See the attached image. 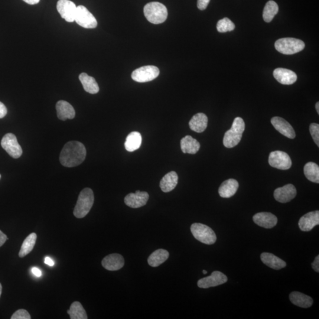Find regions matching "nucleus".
Listing matches in <instances>:
<instances>
[{"mask_svg": "<svg viewBox=\"0 0 319 319\" xmlns=\"http://www.w3.org/2000/svg\"><path fill=\"white\" fill-rule=\"evenodd\" d=\"M86 156V148L82 142L71 141L64 146L60 159L64 167L74 168L82 164Z\"/></svg>", "mask_w": 319, "mask_h": 319, "instance_id": "nucleus-1", "label": "nucleus"}, {"mask_svg": "<svg viewBox=\"0 0 319 319\" xmlns=\"http://www.w3.org/2000/svg\"><path fill=\"white\" fill-rule=\"evenodd\" d=\"M246 124L242 118L236 117L234 120L231 128L224 134L223 143L226 148H233L239 144L245 131Z\"/></svg>", "mask_w": 319, "mask_h": 319, "instance_id": "nucleus-2", "label": "nucleus"}, {"mask_svg": "<svg viewBox=\"0 0 319 319\" xmlns=\"http://www.w3.org/2000/svg\"><path fill=\"white\" fill-rule=\"evenodd\" d=\"M94 202V194L90 188H84L78 197L74 210V214L77 218L86 217L92 208Z\"/></svg>", "mask_w": 319, "mask_h": 319, "instance_id": "nucleus-3", "label": "nucleus"}, {"mask_svg": "<svg viewBox=\"0 0 319 319\" xmlns=\"http://www.w3.org/2000/svg\"><path fill=\"white\" fill-rule=\"evenodd\" d=\"M144 13L148 20L155 24L164 22L168 16L167 8L158 2H151L146 4L144 8Z\"/></svg>", "mask_w": 319, "mask_h": 319, "instance_id": "nucleus-4", "label": "nucleus"}, {"mask_svg": "<svg viewBox=\"0 0 319 319\" xmlns=\"http://www.w3.org/2000/svg\"><path fill=\"white\" fill-rule=\"evenodd\" d=\"M275 48L280 53L290 55L304 50L305 44L300 39L290 38H282L276 42Z\"/></svg>", "mask_w": 319, "mask_h": 319, "instance_id": "nucleus-5", "label": "nucleus"}, {"mask_svg": "<svg viewBox=\"0 0 319 319\" xmlns=\"http://www.w3.org/2000/svg\"><path fill=\"white\" fill-rule=\"evenodd\" d=\"M190 230L198 242L207 245H212L216 242L217 238L216 233L206 224L194 223L192 224Z\"/></svg>", "mask_w": 319, "mask_h": 319, "instance_id": "nucleus-6", "label": "nucleus"}, {"mask_svg": "<svg viewBox=\"0 0 319 319\" xmlns=\"http://www.w3.org/2000/svg\"><path fill=\"white\" fill-rule=\"evenodd\" d=\"M160 70L155 66H144L136 70L132 74V79L136 82L144 83L156 79L159 76Z\"/></svg>", "mask_w": 319, "mask_h": 319, "instance_id": "nucleus-7", "label": "nucleus"}, {"mask_svg": "<svg viewBox=\"0 0 319 319\" xmlns=\"http://www.w3.org/2000/svg\"><path fill=\"white\" fill-rule=\"evenodd\" d=\"M74 21L78 25L86 28H95L98 25L96 19L86 6H77Z\"/></svg>", "mask_w": 319, "mask_h": 319, "instance_id": "nucleus-8", "label": "nucleus"}, {"mask_svg": "<svg viewBox=\"0 0 319 319\" xmlns=\"http://www.w3.org/2000/svg\"><path fill=\"white\" fill-rule=\"evenodd\" d=\"M1 145L13 158H18L21 157L22 154V148L14 134L12 133L6 134L2 138Z\"/></svg>", "mask_w": 319, "mask_h": 319, "instance_id": "nucleus-9", "label": "nucleus"}, {"mask_svg": "<svg viewBox=\"0 0 319 319\" xmlns=\"http://www.w3.org/2000/svg\"><path fill=\"white\" fill-rule=\"evenodd\" d=\"M270 166L280 170H288L292 167V162L288 154L282 151L272 152L269 155Z\"/></svg>", "mask_w": 319, "mask_h": 319, "instance_id": "nucleus-10", "label": "nucleus"}, {"mask_svg": "<svg viewBox=\"0 0 319 319\" xmlns=\"http://www.w3.org/2000/svg\"><path fill=\"white\" fill-rule=\"evenodd\" d=\"M77 6L70 0H58L57 10L62 18L68 22H74Z\"/></svg>", "mask_w": 319, "mask_h": 319, "instance_id": "nucleus-11", "label": "nucleus"}, {"mask_svg": "<svg viewBox=\"0 0 319 319\" xmlns=\"http://www.w3.org/2000/svg\"><path fill=\"white\" fill-rule=\"evenodd\" d=\"M227 281V276L224 273L216 271L212 273L211 276L200 280L198 282V286L202 288H208L222 285Z\"/></svg>", "mask_w": 319, "mask_h": 319, "instance_id": "nucleus-12", "label": "nucleus"}, {"mask_svg": "<svg viewBox=\"0 0 319 319\" xmlns=\"http://www.w3.org/2000/svg\"><path fill=\"white\" fill-rule=\"evenodd\" d=\"M149 198L148 192L136 191V193H130L124 198L126 205L132 208H139L147 204Z\"/></svg>", "mask_w": 319, "mask_h": 319, "instance_id": "nucleus-13", "label": "nucleus"}, {"mask_svg": "<svg viewBox=\"0 0 319 319\" xmlns=\"http://www.w3.org/2000/svg\"><path fill=\"white\" fill-rule=\"evenodd\" d=\"M297 194V190L294 185L286 184L282 188H276L274 192L275 200L279 202L285 204L294 200Z\"/></svg>", "mask_w": 319, "mask_h": 319, "instance_id": "nucleus-14", "label": "nucleus"}, {"mask_svg": "<svg viewBox=\"0 0 319 319\" xmlns=\"http://www.w3.org/2000/svg\"><path fill=\"white\" fill-rule=\"evenodd\" d=\"M272 125L276 130L288 138L294 139L296 138V133L294 128L284 118L279 116H274L271 120Z\"/></svg>", "mask_w": 319, "mask_h": 319, "instance_id": "nucleus-15", "label": "nucleus"}, {"mask_svg": "<svg viewBox=\"0 0 319 319\" xmlns=\"http://www.w3.org/2000/svg\"><path fill=\"white\" fill-rule=\"evenodd\" d=\"M319 224V211L310 212L302 216L298 222L300 229L304 232H308Z\"/></svg>", "mask_w": 319, "mask_h": 319, "instance_id": "nucleus-16", "label": "nucleus"}, {"mask_svg": "<svg viewBox=\"0 0 319 319\" xmlns=\"http://www.w3.org/2000/svg\"><path fill=\"white\" fill-rule=\"evenodd\" d=\"M124 259L118 254H112L102 260V266L108 271H118L124 266Z\"/></svg>", "mask_w": 319, "mask_h": 319, "instance_id": "nucleus-17", "label": "nucleus"}, {"mask_svg": "<svg viewBox=\"0 0 319 319\" xmlns=\"http://www.w3.org/2000/svg\"><path fill=\"white\" fill-rule=\"evenodd\" d=\"M253 220L258 226L271 229L278 224V220L274 214L269 212H260L253 216Z\"/></svg>", "mask_w": 319, "mask_h": 319, "instance_id": "nucleus-18", "label": "nucleus"}, {"mask_svg": "<svg viewBox=\"0 0 319 319\" xmlns=\"http://www.w3.org/2000/svg\"><path fill=\"white\" fill-rule=\"evenodd\" d=\"M273 76L279 83L283 84H292L298 80L297 74L294 71L285 68H276L273 72Z\"/></svg>", "mask_w": 319, "mask_h": 319, "instance_id": "nucleus-19", "label": "nucleus"}, {"mask_svg": "<svg viewBox=\"0 0 319 319\" xmlns=\"http://www.w3.org/2000/svg\"><path fill=\"white\" fill-rule=\"evenodd\" d=\"M56 108L58 118L66 121L67 119H74L76 116V110L69 102L60 100L56 104Z\"/></svg>", "mask_w": 319, "mask_h": 319, "instance_id": "nucleus-20", "label": "nucleus"}, {"mask_svg": "<svg viewBox=\"0 0 319 319\" xmlns=\"http://www.w3.org/2000/svg\"><path fill=\"white\" fill-rule=\"evenodd\" d=\"M238 187V182L235 179L230 178L223 182L218 192L220 197L230 198L236 194Z\"/></svg>", "mask_w": 319, "mask_h": 319, "instance_id": "nucleus-21", "label": "nucleus"}, {"mask_svg": "<svg viewBox=\"0 0 319 319\" xmlns=\"http://www.w3.org/2000/svg\"><path fill=\"white\" fill-rule=\"evenodd\" d=\"M208 118L204 113H198L192 117L188 125L190 128L194 132H202L206 129Z\"/></svg>", "mask_w": 319, "mask_h": 319, "instance_id": "nucleus-22", "label": "nucleus"}, {"mask_svg": "<svg viewBox=\"0 0 319 319\" xmlns=\"http://www.w3.org/2000/svg\"><path fill=\"white\" fill-rule=\"evenodd\" d=\"M180 147L184 154H194L200 150V145L196 139L190 136H186L181 140Z\"/></svg>", "mask_w": 319, "mask_h": 319, "instance_id": "nucleus-23", "label": "nucleus"}, {"mask_svg": "<svg viewBox=\"0 0 319 319\" xmlns=\"http://www.w3.org/2000/svg\"><path fill=\"white\" fill-rule=\"evenodd\" d=\"M178 178L176 172L172 171L168 172L162 178L160 183V187L162 190L165 193H168L174 190L178 184Z\"/></svg>", "mask_w": 319, "mask_h": 319, "instance_id": "nucleus-24", "label": "nucleus"}, {"mask_svg": "<svg viewBox=\"0 0 319 319\" xmlns=\"http://www.w3.org/2000/svg\"><path fill=\"white\" fill-rule=\"evenodd\" d=\"M261 259L265 265L276 270L284 268L287 265L285 262L271 253L264 252L262 254Z\"/></svg>", "mask_w": 319, "mask_h": 319, "instance_id": "nucleus-25", "label": "nucleus"}, {"mask_svg": "<svg viewBox=\"0 0 319 319\" xmlns=\"http://www.w3.org/2000/svg\"><path fill=\"white\" fill-rule=\"evenodd\" d=\"M290 300L292 304L302 308H310L314 304L313 299L310 296L298 292H292L290 294Z\"/></svg>", "mask_w": 319, "mask_h": 319, "instance_id": "nucleus-26", "label": "nucleus"}, {"mask_svg": "<svg viewBox=\"0 0 319 319\" xmlns=\"http://www.w3.org/2000/svg\"><path fill=\"white\" fill-rule=\"evenodd\" d=\"M79 79L86 92L91 94H96L99 92L100 88L95 78L86 73H82L80 74Z\"/></svg>", "mask_w": 319, "mask_h": 319, "instance_id": "nucleus-27", "label": "nucleus"}, {"mask_svg": "<svg viewBox=\"0 0 319 319\" xmlns=\"http://www.w3.org/2000/svg\"><path fill=\"white\" fill-rule=\"evenodd\" d=\"M142 136L140 133L134 132L130 133L126 136L125 142V148L129 152L136 150L142 145Z\"/></svg>", "mask_w": 319, "mask_h": 319, "instance_id": "nucleus-28", "label": "nucleus"}, {"mask_svg": "<svg viewBox=\"0 0 319 319\" xmlns=\"http://www.w3.org/2000/svg\"><path fill=\"white\" fill-rule=\"evenodd\" d=\"M169 253L167 250L159 249L155 250L149 256L148 264L152 268H157L168 258Z\"/></svg>", "mask_w": 319, "mask_h": 319, "instance_id": "nucleus-29", "label": "nucleus"}, {"mask_svg": "<svg viewBox=\"0 0 319 319\" xmlns=\"http://www.w3.org/2000/svg\"><path fill=\"white\" fill-rule=\"evenodd\" d=\"M37 235L36 233H32L24 240L22 243L20 250L19 252V256L24 258L28 254L34 250L36 242Z\"/></svg>", "mask_w": 319, "mask_h": 319, "instance_id": "nucleus-30", "label": "nucleus"}, {"mask_svg": "<svg viewBox=\"0 0 319 319\" xmlns=\"http://www.w3.org/2000/svg\"><path fill=\"white\" fill-rule=\"evenodd\" d=\"M304 174L305 176L314 183H319V167L314 162H308L304 166Z\"/></svg>", "mask_w": 319, "mask_h": 319, "instance_id": "nucleus-31", "label": "nucleus"}, {"mask_svg": "<svg viewBox=\"0 0 319 319\" xmlns=\"http://www.w3.org/2000/svg\"><path fill=\"white\" fill-rule=\"evenodd\" d=\"M68 314L71 319H87L88 316L86 310L79 302H74L71 304Z\"/></svg>", "mask_w": 319, "mask_h": 319, "instance_id": "nucleus-32", "label": "nucleus"}, {"mask_svg": "<svg viewBox=\"0 0 319 319\" xmlns=\"http://www.w3.org/2000/svg\"><path fill=\"white\" fill-rule=\"evenodd\" d=\"M278 12V4L274 1L266 2L263 10V19L266 22H271Z\"/></svg>", "mask_w": 319, "mask_h": 319, "instance_id": "nucleus-33", "label": "nucleus"}, {"mask_svg": "<svg viewBox=\"0 0 319 319\" xmlns=\"http://www.w3.org/2000/svg\"><path fill=\"white\" fill-rule=\"evenodd\" d=\"M216 28L220 32H226L234 30L236 26L230 19L226 18L218 21Z\"/></svg>", "mask_w": 319, "mask_h": 319, "instance_id": "nucleus-34", "label": "nucleus"}, {"mask_svg": "<svg viewBox=\"0 0 319 319\" xmlns=\"http://www.w3.org/2000/svg\"><path fill=\"white\" fill-rule=\"evenodd\" d=\"M310 132L316 144L319 146V125L316 123H312L310 126Z\"/></svg>", "mask_w": 319, "mask_h": 319, "instance_id": "nucleus-35", "label": "nucleus"}, {"mask_svg": "<svg viewBox=\"0 0 319 319\" xmlns=\"http://www.w3.org/2000/svg\"><path fill=\"white\" fill-rule=\"evenodd\" d=\"M12 319H30L31 316L30 314L27 310L24 309H20L18 311H16L14 314L12 315L11 317Z\"/></svg>", "mask_w": 319, "mask_h": 319, "instance_id": "nucleus-36", "label": "nucleus"}, {"mask_svg": "<svg viewBox=\"0 0 319 319\" xmlns=\"http://www.w3.org/2000/svg\"><path fill=\"white\" fill-rule=\"evenodd\" d=\"M210 0H198V8L200 10H204L207 8Z\"/></svg>", "mask_w": 319, "mask_h": 319, "instance_id": "nucleus-37", "label": "nucleus"}, {"mask_svg": "<svg viewBox=\"0 0 319 319\" xmlns=\"http://www.w3.org/2000/svg\"><path fill=\"white\" fill-rule=\"evenodd\" d=\"M8 114V109L4 104L0 102V118H4Z\"/></svg>", "mask_w": 319, "mask_h": 319, "instance_id": "nucleus-38", "label": "nucleus"}, {"mask_svg": "<svg viewBox=\"0 0 319 319\" xmlns=\"http://www.w3.org/2000/svg\"><path fill=\"white\" fill-rule=\"evenodd\" d=\"M312 268L316 272H319V256H318L316 257L314 261L312 264Z\"/></svg>", "mask_w": 319, "mask_h": 319, "instance_id": "nucleus-39", "label": "nucleus"}, {"mask_svg": "<svg viewBox=\"0 0 319 319\" xmlns=\"http://www.w3.org/2000/svg\"><path fill=\"white\" fill-rule=\"evenodd\" d=\"M8 240V238L6 237V236L0 230V247L4 245V244Z\"/></svg>", "mask_w": 319, "mask_h": 319, "instance_id": "nucleus-40", "label": "nucleus"}, {"mask_svg": "<svg viewBox=\"0 0 319 319\" xmlns=\"http://www.w3.org/2000/svg\"><path fill=\"white\" fill-rule=\"evenodd\" d=\"M32 274H34L35 276H38V278H40L42 274L41 270L36 268H32Z\"/></svg>", "mask_w": 319, "mask_h": 319, "instance_id": "nucleus-41", "label": "nucleus"}, {"mask_svg": "<svg viewBox=\"0 0 319 319\" xmlns=\"http://www.w3.org/2000/svg\"><path fill=\"white\" fill-rule=\"evenodd\" d=\"M44 263L50 266H54V262L53 260H52L50 258V257L48 256L46 257L44 259Z\"/></svg>", "mask_w": 319, "mask_h": 319, "instance_id": "nucleus-42", "label": "nucleus"}, {"mask_svg": "<svg viewBox=\"0 0 319 319\" xmlns=\"http://www.w3.org/2000/svg\"><path fill=\"white\" fill-rule=\"evenodd\" d=\"M22 1L28 3V4L34 5L38 4V3L40 2V0H22Z\"/></svg>", "mask_w": 319, "mask_h": 319, "instance_id": "nucleus-43", "label": "nucleus"}, {"mask_svg": "<svg viewBox=\"0 0 319 319\" xmlns=\"http://www.w3.org/2000/svg\"><path fill=\"white\" fill-rule=\"evenodd\" d=\"M316 110L318 114H319V102H318L316 104Z\"/></svg>", "mask_w": 319, "mask_h": 319, "instance_id": "nucleus-44", "label": "nucleus"}, {"mask_svg": "<svg viewBox=\"0 0 319 319\" xmlns=\"http://www.w3.org/2000/svg\"><path fill=\"white\" fill-rule=\"evenodd\" d=\"M2 292V286L1 284V283H0V297H1Z\"/></svg>", "mask_w": 319, "mask_h": 319, "instance_id": "nucleus-45", "label": "nucleus"}, {"mask_svg": "<svg viewBox=\"0 0 319 319\" xmlns=\"http://www.w3.org/2000/svg\"><path fill=\"white\" fill-rule=\"evenodd\" d=\"M207 271H206V270H203V273L204 274H207Z\"/></svg>", "mask_w": 319, "mask_h": 319, "instance_id": "nucleus-46", "label": "nucleus"}, {"mask_svg": "<svg viewBox=\"0 0 319 319\" xmlns=\"http://www.w3.org/2000/svg\"><path fill=\"white\" fill-rule=\"evenodd\" d=\"M1 178H2V176L1 174H0V179H1Z\"/></svg>", "mask_w": 319, "mask_h": 319, "instance_id": "nucleus-47", "label": "nucleus"}]
</instances>
